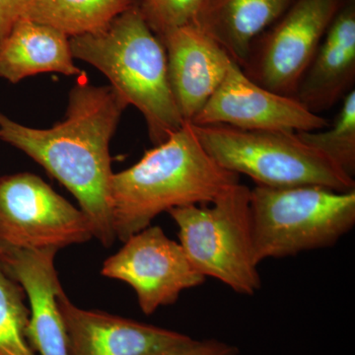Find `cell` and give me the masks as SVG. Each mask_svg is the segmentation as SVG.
<instances>
[{"mask_svg": "<svg viewBox=\"0 0 355 355\" xmlns=\"http://www.w3.org/2000/svg\"><path fill=\"white\" fill-rule=\"evenodd\" d=\"M250 190L235 184L214 202L189 205L168 214L179 228L180 244L193 268L237 293L253 295L261 288L252 238Z\"/></svg>", "mask_w": 355, "mask_h": 355, "instance_id": "obj_6", "label": "cell"}, {"mask_svg": "<svg viewBox=\"0 0 355 355\" xmlns=\"http://www.w3.org/2000/svg\"><path fill=\"white\" fill-rule=\"evenodd\" d=\"M299 139L326 156L347 176L355 175V91L343 98L335 123L327 130L298 132Z\"/></svg>", "mask_w": 355, "mask_h": 355, "instance_id": "obj_18", "label": "cell"}, {"mask_svg": "<svg viewBox=\"0 0 355 355\" xmlns=\"http://www.w3.org/2000/svg\"><path fill=\"white\" fill-rule=\"evenodd\" d=\"M135 1H137V3H139V2L144 1V0H135Z\"/></svg>", "mask_w": 355, "mask_h": 355, "instance_id": "obj_23", "label": "cell"}, {"mask_svg": "<svg viewBox=\"0 0 355 355\" xmlns=\"http://www.w3.org/2000/svg\"><path fill=\"white\" fill-rule=\"evenodd\" d=\"M234 345L216 340H196L158 355H238Z\"/></svg>", "mask_w": 355, "mask_h": 355, "instance_id": "obj_21", "label": "cell"}, {"mask_svg": "<svg viewBox=\"0 0 355 355\" xmlns=\"http://www.w3.org/2000/svg\"><path fill=\"white\" fill-rule=\"evenodd\" d=\"M239 183V175L217 164L191 123H184L139 162L112 176L110 207L116 238L125 242L162 212L212 202Z\"/></svg>", "mask_w": 355, "mask_h": 355, "instance_id": "obj_2", "label": "cell"}, {"mask_svg": "<svg viewBox=\"0 0 355 355\" xmlns=\"http://www.w3.org/2000/svg\"><path fill=\"white\" fill-rule=\"evenodd\" d=\"M257 263L333 246L355 224V190L320 186L270 188L250 193Z\"/></svg>", "mask_w": 355, "mask_h": 355, "instance_id": "obj_4", "label": "cell"}, {"mask_svg": "<svg viewBox=\"0 0 355 355\" xmlns=\"http://www.w3.org/2000/svg\"><path fill=\"white\" fill-rule=\"evenodd\" d=\"M57 249L0 247L4 272L24 289L29 301L27 336L37 355H69L58 295L64 291L55 266Z\"/></svg>", "mask_w": 355, "mask_h": 355, "instance_id": "obj_12", "label": "cell"}, {"mask_svg": "<svg viewBox=\"0 0 355 355\" xmlns=\"http://www.w3.org/2000/svg\"><path fill=\"white\" fill-rule=\"evenodd\" d=\"M94 237L80 209L32 173L0 177V247L64 249Z\"/></svg>", "mask_w": 355, "mask_h": 355, "instance_id": "obj_7", "label": "cell"}, {"mask_svg": "<svg viewBox=\"0 0 355 355\" xmlns=\"http://www.w3.org/2000/svg\"><path fill=\"white\" fill-rule=\"evenodd\" d=\"M72 55L105 74L146 121L154 146L183 127L168 77L164 44L147 24L139 3L99 31L70 38Z\"/></svg>", "mask_w": 355, "mask_h": 355, "instance_id": "obj_3", "label": "cell"}, {"mask_svg": "<svg viewBox=\"0 0 355 355\" xmlns=\"http://www.w3.org/2000/svg\"><path fill=\"white\" fill-rule=\"evenodd\" d=\"M128 106L111 85L83 79L70 90L64 120L51 128L26 127L0 113V140L64 184L92 224L94 238L106 248L116 239L110 207V142Z\"/></svg>", "mask_w": 355, "mask_h": 355, "instance_id": "obj_1", "label": "cell"}, {"mask_svg": "<svg viewBox=\"0 0 355 355\" xmlns=\"http://www.w3.org/2000/svg\"><path fill=\"white\" fill-rule=\"evenodd\" d=\"M160 41L178 110L184 123H191L220 86L233 60L197 25L173 29Z\"/></svg>", "mask_w": 355, "mask_h": 355, "instance_id": "obj_13", "label": "cell"}, {"mask_svg": "<svg viewBox=\"0 0 355 355\" xmlns=\"http://www.w3.org/2000/svg\"><path fill=\"white\" fill-rule=\"evenodd\" d=\"M137 3L135 0H29L25 17L72 38L99 31Z\"/></svg>", "mask_w": 355, "mask_h": 355, "instance_id": "obj_17", "label": "cell"}, {"mask_svg": "<svg viewBox=\"0 0 355 355\" xmlns=\"http://www.w3.org/2000/svg\"><path fill=\"white\" fill-rule=\"evenodd\" d=\"M29 0H0V41L25 17Z\"/></svg>", "mask_w": 355, "mask_h": 355, "instance_id": "obj_22", "label": "cell"}, {"mask_svg": "<svg viewBox=\"0 0 355 355\" xmlns=\"http://www.w3.org/2000/svg\"><path fill=\"white\" fill-rule=\"evenodd\" d=\"M101 273L132 286L146 315L173 304L182 292L205 282L181 244L151 225L123 242L120 251L104 261Z\"/></svg>", "mask_w": 355, "mask_h": 355, "instance_id": "obj_9", "label": "cell"}, {"mask_svg": "<svg viewBox=\"0 0 355 355\" xmlns=\"http://www.w3.org/2000/svg\"><path fill=\"white\" fill-rule=\"evenodd\" d=\"M23 287L0 263V355H37L28 340L30 309Z\"/></svg>", "mask_w": 355, "mask_h": 355, "instance_id": "obj_19", "label": "cell"}, {"mask_svg": "<svg viewBox=\"0 0 355 355\" xmlns=\"http://www.w3.org/2000/svg\"><path fill=\"white\" fill-rule=\"evenodd\" d=\"M69 355H158L193 338L153 324L102 311L77 307L64 291L58 295Z\"/></svg>", "mask_w": 355, "mask_h": 355, "instance_id": "obj_11", "label": "cell"}, {"mask_svg": "<svg viewBox=\"0 0 355 355\" xmlns=\"http://www.w3.org/2000/svg\"><path fill=\"white\" fill-rule=\"evenodd\" d=\"M46 72L85 76L74 64L69 37L51 26L21 18L0 41V77L15 84Z\"/></svg>", "mask_w": 355, "mask_h": 355, "instance_id": "obj_15", "label": "cell"}, {"mask_svg": "<svg viewBox=\"0 0 355 355\" xmlns=\"http://www.w3.org/2000/svg\"><path fill=\"white\" fill-rule=\"evenodd\" d=\"M191 125H224L250 130L314 132L330 125L296 98L272 92L246 76L234 60Z\"/></svg>", "mask_w": 355, "mask_h": 355, "instance_id": "obj_10", "label": "cell"}, {"mask_svg": "<svg viewBox=\"0 0 355 355\" xmlns=\"http://www.w3.org/2000/svg\"><path fill=\"white\" fill-rule=\"evenodd\" d=\"M191 127L217 164L239 176L246 175L257 186H320L338 191L355 190L354 179L302 141L296 132L242 130L224 125Z\"/></svg>", "mask_w": 355, "mask_h": 355, "instance_id": "obj_5", "label": "cell"}, {"mask_svg": "<svg viewBox=\"0 0 355 355\" xmlns=\"http://www.w3.org/2000/svg\"><path fill=\"white\" fill-rule=\"evenodd\" d=\"M205 0H144L139 6L159 39L173 29L195 25Z\"/></svg>", "mask_w": 355, "mask_h": 355, "instance_id": "obj_20", "label": "cell"}, {"mask_svg": "<svg viewBox=\"0 0 355 355\" xmlns=\"http://www.w3.org/2000/svg\"><path fill=\"white\" fill-rule=\"evenodd\" d=\"M294 0H205L198 28L244 67L257 37L275 24Z\"/></svg>", "mask_w": 355, "mask_h": 355, "instance_id": "obj_16", "label": "cell"}, {"mask_svg": "<svg viewBox=\"0 0 355 355\" xmlns=\"http://www.w3.org/2000/svg\"><path fill=\"white\" fill-rule=\"evenodd\" d=\"M342 0H294L250 55L248 77L272 92L295 98Z\"/></svg>", "mask_w": 355, "mask_h": 355, "instance_id": "obj_8", "label": "cell"}, {"mask_svg": "<svg viewBox=\"0 0 355 355\" xmlns=\"http://www.w3.org/2000/svg\"><path fill=\"white\" fill-rule=\"evenodd\" d=\"M355 7H342L299 83L295 98L312 112L329 110L354 90Z\"/></svg>", "mask_w": 355, "mask_h": 355, "instance_id": "obj_14", "label": "cell"}]
</instances>
